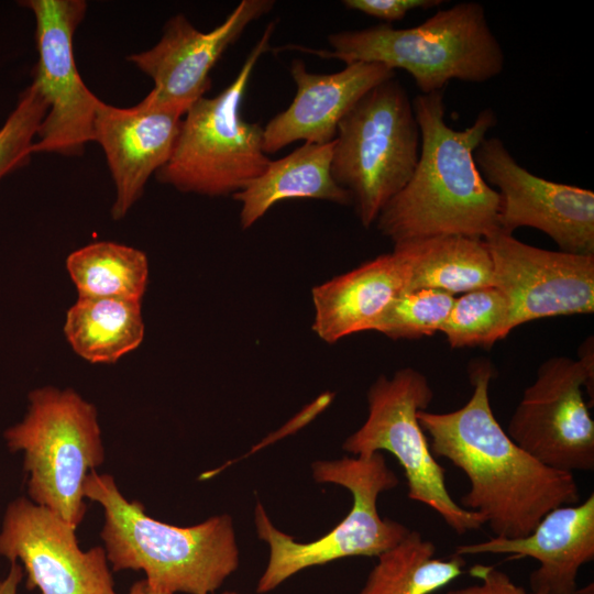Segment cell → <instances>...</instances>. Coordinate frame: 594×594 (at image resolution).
Listing matches in <instances>:
<instances>
[{
  "label": "cell",
  "instance_id": "cell-18",
  "mask_svg": "<svg viewBox=\"0 0 594 594\" xmlns=\"http://www.w3.org/2000/svg\"><path fill=\"white\" fill-rule=\"evenodd\" d=\"M487 553L508 554L512 559L534 558L539 568L529 576L532 592L573 594L581 566L594 559V494L580 504L550 510L525 537L494 536L455 548V554L462 557Z\"/></svg>",
  "mask_w": 594,
  "mask_h": 594
},
{
  "label": "cell",
  "instance_id": "cell-32",
  "mask_svg": "<svg viewBox=\"0 0 594 594\" xmlns=\"http://www.w3.org/2000/svg\"><path fill=\"white\" fill-rule=\"evenodd\" d=\"M573 594H594V584L593 582H591L590 584L581 587V588H576L574 591Z\"/></svg>",
  "mask_w": 594,
  "mask_h": 594
},
{
  "label": "cell",
  "instance_id": "cell-1",
  "mask_svg": "<svg viewBox=\"0 0 594 594\" xmlns=\"http://www.w3.org/2000/svg\"><path fill=\"white\" fill-rule=\"evenodd\" d=\"M493 371L488 361L475 362L465 405L417 417L433 457L449 460L470 482L460 506L482 515L495 537L520 538L550 510L578 504L580 493L573 473L542 464L501 427L488 397Z\"/></svg>",
  "mask_w": 594,
  "mask_h": 594
},
{
  "label": "cell",
  "instance_id": "cell-29",
  "mask_svg": "<svg viewBox=\"0 0 594 594\" xmlns=\"http://www.w3.org/2000/svg\"><path fill=\"white\" fill-rule=\"evenodd\" d=\"M470 571L481 579V583L452 588L446 594H541L516 585L505 572L494 566L475 565Z\"/></svg>",
  "mask_w": 594,
  "mask_h": 594
},
{
  "label": "cell",
  "instance_id": "cell-19",
  "mask_svg": "<svg viewBox=\"0 0 594 594\" xmlns=\"http://www.w3.org/2000/svg\"><path fill=\"white\" fill-rule=\"evenodd\" d=\"M407 280L405 262L393 250L314 287V332L332 344L370 331L391 302L407 293Z\"/></svg>",
  "mask_w": 594,
  "mask_h": 594
},
{
  "label": "cell",
  "instance_id": "cell-22",
  "mask_svg": "<svg viewBox=\"0 0 594 594\" xmlns=\"http://www.w3.org/2000/svg\"><path fill=\"white\" fill-rule=\"evenodd\" d=\"M65 336L91 363H112L143 340L141 300L79 297L67 312Z\"/></svg>",
  "mask_w": 594,
  "mask_h": 594
},
{
  "label": "cell",
  "instance_id": "cell-10",
  "mask_svg": "<svg viewBox=\"0 0 594 594\" xmlns=\"http://www.w3.org/2000/svg\"><path fill=\"white\" fill-rule=\"evenodd\" d=\"M593 340L578 359L552 356L537 371L514 410L506 432L542 464L573 473L594 469V421L583 387L593 402Z\"/></svg>",
  "mask_w": 594,
  "mask_h": 594
},
{
  "label": "cell",
  "instance_id": "cell-4",
  "mask_svg": "<svg viewBox=\"0 0 594 594\" xmlns=\"http://www.w3.org/2000/svg\"><path fill=\"white\" fill-rule=\"evenodd\" d=\"M332 51L289 46L348 64L377 63L406 70L424 95L444 90L452 79L485 82L505 65L484 7L460 2L437 11L421 24L395 29L391 23L341 31L328 37Z\"/></svg>",
  "mask_w": 594,
  "mask_h": 594
},
{
  "label": "cell",
  "instance_id": "cell-9",
  "mask_svg": "<svg viewBox=\"0 0 594 594\" xmlns=\"http://www.w3.org/2000/svg\"><path fill=\"white\" fill-rule=\"evenodd\" d=\"M433 398L427 377L403 367L392 377L380 375L367 391V418L342 444L353 457L392 453L402 465L408 497L433 509L458 535L480 529L482 515L460 506L450 495L444 469L430 451L417 414Z\"/></svg>",
  "mask_w": 594,
  "mask_h": 594
},
{
  "label": "cell",
  "instance_id": "cell-16",
  "mask_svg": "<svg viewBox=\"0 0 594 594\" xmlns=\"http://www.w3.org/2000/svg\"><path fill=\"white\" fill-rule=\"evenodd\" d=\"M184 114L146 98L132 108H118L98 99L94 141L101 145L116 185L111 211L114 219L124 217L150 176L169 160Z\"/></svg>",
  "mask_w": 594,
  "mask_h": 594
},
{
  "label": "cell",
  "instance_id": "cell-11",
  "mask_svg": "<svg viewBox=\"0 0 594 594\" xmlns=\"http://www.w3.org/2000/svg\"><path fill=\"white\" fill-rule=\"evenodd\" d=\"M35 16L38 62L33 85L48 106L32 152L79 155L94 141L98 98L81 80L74 57V34L84 20L82 0H29Z\"/></svg>",
  "mask_w": 594,
  "mask_h": 594
},
{
  "label": "cell",
  "instance_id": "cell-13",
  "mask_svg": "<svg viewBox=\"0 0 594 594\" xmlns=\"http://www.w3.org/2000/svg\"><path fill=\"white\" fill-rule=\"evenodd\" d=\"M483 178L501 198L499 228L522 227L549 235L560 251L594 255V193L534 175L513 157L499 138H485L474 152Z\"/></svg>",
  "mask_w": 594,
  "mask_h": 594
},
{
  "label": "cell",
  "instance_id": "cell-15",
  "mask_svg": "<svg viewBox=\"0 0 594 594\" xmlns=\"http://www.w3.org/2000/svg\"><path fill=\"white\" fill-rule=\"evenodd\" d=\"M273 6L271 0H242L209 32L197 30L183 14L173 16L155 46L128 57L154 82L145 98L186 113L210 89V72L223 53Z\"/></svg>",
  "mask_w": 594,
  "mask_h": 594
},
{
  "label": "cell",
  "instance_id": "cell-26",
  "mask_svg": "<svg viewBox=\"0 0 594 594\" xmlns=\"http://www.w3.org/2000/svg\"><path fill=\"white\" fill-rule=\"evenodd\" d=\"M455 296L438 289H417L394 299L370 331L391 339H419L440 332Z\"/></svg>",
  "mask_w": 594,
  "mask_h": 594
},
{
  "label": "cell",
  "instance_id": "cell-17",
  "mask_svg": "<svg viewBox=\"0 0 594 594\" xmlns=\"http://www.w3.org/2000/svg\"><path fill=\"white\" fill-rule=\"evenodd\" d=\"M296 95L287 109L263 128V150L275 153L295 141L324 144L336 139L340 121L373 87L395 77L377 63H352L337 73L307 70L301 59L290 64Z\"/></svg>",
  "mask_w": 594,
  "mask_h": 594
},
{
  "label": "cell",
  "instance_id": "cell-24",
  "mask_svg": "<svg viewBox=\"0 0 594 594\" xmlns=\"http://www.w3.org/2000/svg\"><path fill=\"white\" fill-rule=\"evenodd\" d=\"M79 297L141 300L147 284L145 254L136 249L97 242L73 252L66 261Z\"/></svg>",
  "mask_w": 594,
  "mask_h": 594
},
{
  "label": "cell",
  "instance_id": "cell-3",
  "mask_svg": "<svg viewBox=\"0 0 594 594\" xmlns=\"http://www.w3.org/2000/svg\"><path fill=\"white\" fill-rule=\"evenodd\" d=\"M86 499L103 509L100 532L111 571H143L158 591L212 594L239 568L231 516L178 527L154 519L138 501H128L112 475L92 471L84 483Z\"/></svg>",
  "mask_w": 594,
  "mask_h": 594
},
{
  "label": "cell",
  "instance_id": "cell-20",
  "mask_svg": "<svg viewBox=\"0 0 594 594\" xmlns=\"http://www.w3.org/2000/svg\"><path fill=\"white\" fill-rule=\"evenodd\" d=\"M333 141L305 143L287 156L271 161L265 170L235 193L241 204L240 223L252 227L275 204L298 198L320 199L350 205V194L331 175Z\"/></svg>",
  "mask_w": 594,
  "mask_h": 594
},
{
  "label": "cell",
  "instance_id": "cell-28",
  "mask_svg": "<svg viewBox=\"0 0 594 594\" xmlns=\"http://www.w3.org/2000/svg\"><path fill=\"white\" fill-rule=\"evenodd\" d=\"M343 6L350 10L384 20L388 23L402 20L416 9L440 7L441 0H344Z\"/></svg>",
  "mask_w": 594,
  "mask_h": 594
},
{
  "label": "cell",
  "instance_id": "cell-2",
  "mask_svg": "<svg viewBox=\"0 0 594 594\" xmlns=\"http://www.w3.org/2000/svg\"><path fill=\"white\" fill-rule=\"evenodd\" d=\"M443 90L411 101L420 131L415 170L381 210L375 224L394 244L439 235L486 240L501 231L498 193L474 161V152L497 124L493 109L454 130L446 123Z\"/></svg>",
  "mask_w": 594,
  "mask_h": 594
},
{
  "label": "cell",
  "instance_id": "cell-14",
  "mask_svg": "<svg viewBox=\"0 0 594 594\" xmlns=\"http://www.w3.org/2000/svg\"><path fill=\"white\" fill-rule=\"evenodd\" d=\"M495 287L510 307L509 329L536 319L594 311V255L549 251L502 231L484 240Z\"/></svg>",
  "mask_w": 594,
  "mask_h": 594
},
{
  "label": "cell",
  "instance_id": "cell-6",
  "mask_svg": "<svg viewBox=\"0 0 594 594\" xmlns=\"http://www.w3.org/2000/svg\"><path fill=\"white\" fill-rule=\"evenodd\" d=\"M317 483L343 486L353 497L348 515L322 537L299 542L277 529L264 506L257 502L254 524L257 536L270 548L267 565L256 592H271L304 569L349 557H378L399 543L410 531L405 525L378 514L381 493L396 487L397 475L388 468L382 452L366 458L343 457L311 464Z\"/></svg>",
  "mask_w": 594,
  "mask_h": 594
},
{
  "label": "cell",
  "instance_id": "cell-30",
  "mask_svg": "<svg viewBox=\"0 0 594 594\" xmlns=\"http://www.w3.org/2000/svg\"><path fill=\"white\" fill-rule=\"evenodd\" d=\"M23 575V569L18 562L10 563L9 572L0 579V594H18Z\"/></svg>",
  "mask_w": 594,
  "mask_h": 594
},
{
  "label": "cell",
  "instance_id": "cell-27",
  "mask_svg": "<svg viewBox=\"0 0 594 594\" xmlns=\"http://www.w3.org/2000/svg\"><path fill=\"white\" fill-rule=\"evenodd\" d=\"M47 110L46 101L33 84L21 92L15 109L0 129V178L29 162Z\"/></svg>",
  "mask_w": 594,
  "mask_h": 594
},
{
  "label": "cell",
  "instance_id": "cell-8",
  "mask_svg": "<svg viewBox=\"0 0 594 594\" xmlns=\"http://www.w3.org/2000/svg\"><path fill=\"white\" fill-rule=\"evenodd\" d=\"M420 131L409 96L395 77L369 90L343 117L333 140L331 175L370 228L410 179Z\"/></svg>",
  "mask_w": 594,
  "mask_h": 594
},
{
  "label": "cell",
  "instance_id": "cell-25",
  "mask_svg": "<svg viewBox=\"0 0 594 594\" xmlns=\"http://www.w3.org/2000/svg\"><path fill=\"white\" fill-rule=\"evenodd\" d=\"M510 307L495 286L483 287L455 297L441 327L451 348H491L509 332Z\"/></svg>",
  "mask_w": 594,
  "mask_h": 594
},
{
  "label": "cell",
  "instance_id": "cell-23",
  "mask_svg": "<svg viewBox=\"0 0 594 594\" xmlns=\"http://www.w3.org/2000/svg\"><path fill=\"white\" fill-rule=\"evenodd\" d=\"M435 544L418 531L381 553L359 594H432L463 573L465 560L435 558Z\"/></svg>",
  "mask_w": 594,
  "mask_h": 594
},
{
  "label": "cell",
  "instance_id": "cell-7",
  "mask_svg": "<svg viewBox=\"0 0 594 594\" xmlns=\"http://www.w3.org/2000/svg\"><path fill=\"white\" fill-rule=\"evenodd\" d=\"M270 23L233 81L213 98L195 101L184 114L167 163L157 179L184 193L234 195L270 164L263 128L243 120L241 103L258 58L270 48Z\"/></svg>",
  "mask_w": 594,
  "mask_h": 594
},
{
  "label": "cell",
  "instance_id": "cell-31",
  "mask_svg": "<svg viewBox=\"0 0 594 594\" xmlns=\"http://www.w3.org/2000/svg\"><path fill=\"white\" fill-rule=\"evenodd\" d=\"M127 594H173L151 587L145 580L132 584Z\"/></svg>",
  "mask_w": 594,
  "mask_h": 594
},
{
  "label": "cell",
  "instance_id": "cell-5",
  "mask_svg": "<svg viewBox=\"0 0 594 594\" xmlns=\"http://www.w3.org/2000/svg\"><path fill=\"white\" fill-rule=\"evenodd\" d=\"M3 437L23 453L29 498L77 528L87 510L85 480L105 461L96 407L73 389L37 388L24 418Z\"/></svg>",
  "mask_w": 594,
  "mask_h": 594
},
{
  "label": "cell",
  "instance_id": "cell-12",
  "mask_svg": "<svg viewBox=\"0 0 594 594\" xmlns=\"http://www.w3.org/2000/svg\"><path fill=\"white\" fill-rule=\"evenodd\" d=\"M76 529L30 498H15L3 515L0 556L18 562L26 587L41 594H117L105 548L82 551Z\"/></svg>",
  "mask_w": 594,
  "mask_h": 594
},
{
  "label": "cell",
  "instance_id": "cell-21",
  "mask_svg": "<svg viewBox=\"0 0 594 594\" xmlns=\"http://www.w3.org/2000/svg\"><path fill=\"white\" fill-rule=\"evenodd\" d=\"M393 250L407 267V292L438 289L455 296L495 285L484 240L439 235L397 243Z\"/></svg>",
  "mask_w": 594,
  "mask_h": 594
},
{
  "label": "cell",
  "instance_id": "cell-33",
  "mask_svg": "<svg viewBox=\"0 0 594 594\" xmlns=\"http://www.w3.org/2000/svg\"><path fill=\"white\" fill-rule=\"evenodd\" d=\"M220 594H242V593H239V592H235V591H224Z\"/></svg>",
  "mask_w": 594,
  "mask_h": 594
}]
</instances>
